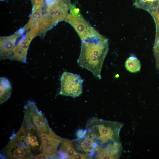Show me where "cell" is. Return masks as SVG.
Here are the masks:
<instances>
[{
  "instance_id": "1",
  "label": "cell",
  "mask_w": 159,
  "mask_h": 159,
  "mask_svg": "<svg viewBox=\"0 0 159 159\" xmlns=\"http://www.w3.org/2000/svg\"><path fill=\"white\" fill-rule=\"evenodd\" d=\"M122 124L119 122L93 118L85 130H79L74 140L75 148L87 159H117L122 147L119 133Z\"/></svg>"
},
{
  "instance_id": "2",
  "label": "cell",
  "mask_w": 159,
  "mask_h": 159,
  "mask_svg": "<svg viewBox=\"0 0 159 159\" xmlns=\"http://www.w3.org/2000/svg\"><path fill=\"white\" fill-rule=\"evenodd\" d=\"M81 42L78 64L100 79L102 68L109 50L107 39L97 32Z\"/></svg>"
},
{
  "instance_id": "3",
  "label": "cell",
  "mask_w": 159,
  "mask_h": 159,
  "mask_svg": "<svg viewBox=\"0 0 159 159\" xmlns=\"http://www.w3.org/2000/svg\"><path fill=\"white\" fill-rule=\"evenodd\" d=\"M25 130L23 125L18 132L12 137L9 143L3 149V153L10 159H32L34 155L26 144Z\"/></svg>"
},
{
  "instance_id": "4",
  "label": "cell",
  "mask_w": 159,
  "mask_h": 159,
  "mask_svg": "<svg viewBox=\"0 0 159 159\" xmlns=\"http://www.w3.org/2000/svg\"><path fill=\"white\" fill-rule=\"evenodd\" d=\"M67 0H55L47 4L46 13L43 16L40 34L50 29L59 22L64 20L69 10Z\"/></svg>"
},
{
  "instance_id": "5",
  "label": "cell",
  "mask_w": 159,
  "mask_h": 159,
  "mask_svg": "<svg viewBox=\"0 0 159 159\" xmlns=\"http://www.w3.org/2000/svg\"><path fill=\"white\" fill-rule=\"evenodd\" d=\"M69 10L64 20L74 28L81 40L96 34L97 32L84 19L79 9L68 3Z\"/></svg>"
},
{
  "instance_id": "6",
  "label": "cell",
  "mask_w": 159,
  "mask_h": 159,
  "mask_svg": "<svg viewBox=\"0 0 159 159\" xmlns=\"http://www.w3.org/2000/svg\"><path fill=\"white\" fill-rule=\"evenodd\" d=\"M60 80V95L74 97L82 93L84 80L80 75L64 72L62 74Z\"/></svg>"
},
{
  "instance_id": "7",
  "label": "cell",
  "mask_w": 159,
  "mask_h": 159,
  "mask_svg": "<svg viewBox=\"0 0 159 159\" xmlns=\"http://www.w3.org/2000/svg\"><path fill=\"white\" fill-rule=\"evenodd\" d=\"M25 140L34 156L43 153L40 132L32 123H23Z\"/></svg>"
},
{
  "instance_id": "8",
  "label": "cell",
  "mask_w": 159,
  "mask_h": 159,
  "mask_svg": "<svg viewBox=\"0 0 159 159\" xmlns=\"http://www.w3.org/2000/svg\"><path fill=\"white\" fill-rule=\"evenodd\" d=\"M43 153L48 158H57L58 147L64 139L56 135L52 130L49 132H40Z\"/></svg>"
},
{
  "instance_id": "9",
  "label": "cell",
  "mask_w": 159,
  "mask_h": 159,
  "mask_svg": "<svg viewBox=\"0 0 159 159\" xmlns=\"http://www.w3.org/2000/svg\"><path fill=\"white\" fill-rule=\"evenodd\" d=\"M20 32L8 37L0 38V58L1 59H11L12 51L16 45V41L20 37Z\"/></svg>"
},
{
  "instance_id": "10",
  "label": "cell",
  "mask_w": 159,
  "mask_h": 159,
  "mask_svg": "<svg viewBox=\"0 0 159 159\" xmlns=\"http://www.w3.org/2000/svg\"><path fill=\"white\" fill-rule=\"evenodd\" d=\"M32 39L26 36L21 39L13 49L11 59L26 63L28 49Z\"/></svg>"
},
{
  "instance_id": "11",
  "label": "cell",
  "mask_w": 159,
  "mask_h": 159,
  "mask_svg": "<svg viewBox=\"0 0 159 159\" xmlns=\"http://www.w3.org/2000/svg\"><path fill=\"white\" fill-rule=\"evenodd\" d=\"M31 121L40 132L48 133L52 130L46 118L42 112L38 110L34 102L32 106Z\"/></svg>"
},
{
  "instance_id": "12",
  "label": "cell",
  "mask_w": 159,
  "mask_h": 159,
  "mask_svg": "<svg viewBox=\"0 0 159 159\" xmlns=\"http://www.w3.org/2000/svg\"><path fill=\"white\" fill-rule=\"evenodd\" d=\"M44 6V2L35 4L31 16L23 32H29L35 28H40L43 20L42 8Z\"/></svg>"
},
{
  "instance_id": "13",
  "label": "cell",
  "mask_w": 159,
  "mask_h": 159,
  "mask_svg": "<svg viewBox=\"0 0 159 159\" xmlns=\"http://www.w3.org/2000/svg\"><path fill=\"white\" fill-rule=\"evenodd\" d=\"M0 104L5 102L10 97L12 88L9 80L6 77H0Z\"/></svg>"
},
{
  "instance_id": "14",
  "label": "cell",
  "mask_w": 159,
  "mask_h": 159,
  "mask_svg": "<svg viewBox=\"0 0 159 159\" xmlns=\"http://www.w3.org/2000/svg\"><path fill=\"white\" fill-rule=\"evenodd\" d=\"M126 69L131 73H136L140 71L141 68L140 61L136 57L131 56L129 57L125 62Z\"/></svg>"
},
{
  "instance_id": "15",
  "label": "cell",
  "mask_w": 159,
  "mask_h": 159,
  "mask_svg": "<svg viewBox=\"0 0 159 159\" xmlns=\"http://www.w3.org/2000/svg\"><path fill=\"white\" fill-rule=\"evenodd\" d=\"M158 0H135L134 5L137 8L142 9L150 12L153 6Z\"/></svg>"
},
{
  "instance_id": "16",
  "label": "cell",
  "mask_w": 159,
  "mask_h": 159,
  "mask_svg": "<svg viewBox=\"0 0 159 159\" xmlns=\"http://www.w3.org/2000/svg\"><path fill=\"white\" fill-rule=\"evenodd\" d=\"M48 158H49L43 153L34 156L33 158L34 159H48Z\"/></svg>"
},
{
  "instance_id": "17",
  "label": "cell",
  "mask_w": 159,
  "mask_h": 159,
  "mask_svg": "<svg viewBox=\"0 0 159 159\" xmlns=\"http://www.w3.org/2000/svg\"><path fill=\"white\" fill-rule=\"evenodd\" d=\"M156 24V25H158V24H159V22H158Z\"/></svg>"
},
{
  "instance_id": "18",
  "label": "cell",
  "mask_w": 159,
  "mask_h": 159,
  "mask_svg": "<svg viewBox=\"0 0 159 159\" xmlns=\"http://www.w3.org/2000/svg\"></svg>"
}]
</instances>
